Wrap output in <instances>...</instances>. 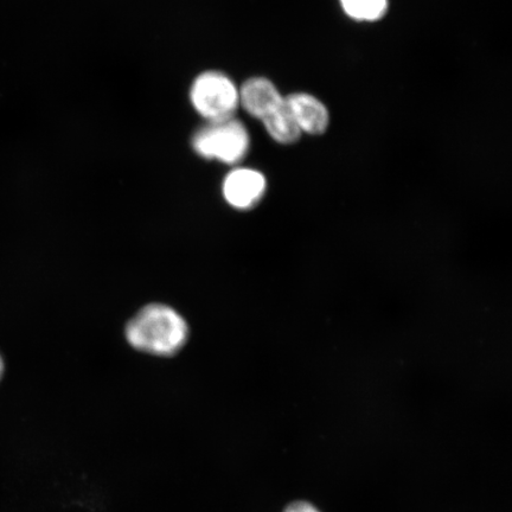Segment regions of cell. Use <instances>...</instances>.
<instances>
[{
  "label": "cell",
  "mask_w": 512,
  "mask_h": 512,
  "mask_svg": "<svg viewBox=\"0 0 512 512\" xmlns=\"http://www.w3.org/2000/svg\"><path fill=\"white\" fill-rule=\"evenodd\" d=\"M261 123L264 124L265 130L270 134L274 142L279 144H296L303 134L296 120H294L291 111L288 110L285 99L283 104L262 120Z\"/></svg>",
  "instance_id": "cell-7"
},
{
  "label": "cell",
  "mask_w": 512,
  "mask_h": 512,
  "mask_svg": "<svg viewBox=\"0 0 512 512\" xmlns=\"http://www.w3.org/2000/svg\"><path fill=\"white\" fill-rule=\"evenodd\" d=\"M285 102L302 133L319 136L328 130L330 113L315 95L293 93L285 96Z\"/></svg>",
  "instance_id": "cell-6"
},
{
  "label": "cell",
  "mask_w": 512,
  "mask_h": 512,
  "mask_svg": "<svg viewBox=\"0 0 512 512\" xmlns=\"http://www.w3.org/2000/svg\"><path fill=\"white\" fill-rule=\"evenodd\" d=\"M189 334V325L181 313L158 303L143 307L125 328L126 341L133 349L162 357L181 351Z\"/></svg>",
  "instance_id": "cell-1"
},
{
  "label": "cell",
  "mask_w": 512,
  "mask_h": 512,
  "mask_svg": "<svg viewBox=\"0 0 512 512\" xmlns=\"http://www.w3.org/2000/svg\"><path fill=\"white\" fill-rule=\"evenodd\" d=\"M190 101L207 123L234 118L240 107L239 87L227 74L208 70L192 82Z\"/></svg>",
  "instance_id": "cell-3"
},
{
  "label": "cell",
  "mask_w": 512,
  "mask_h": 512,
  "mask_svg": "<svg viewBox=\"0 0 512 512\" xmlns=\"http://www.w3.org/2000/svg\"><path fill=\"white\" fill-rule=\"evenodd\" d=\"M285 512H320L316 507L307 502L293 503L288 507Z\"/></svg>",
  "instance_id": "cell-9"
},
{
  "label": "cell",
  "mask_w": 512,
  "mask_h": 512,
  "mask_svg": "<svg viewBox=\"0 0 512 512\" xmlns=\"http://www.w3.org/2000/svg\"><path fill=\"white\" fill-rule=\"evenodd\" d=\"M344 14L357 22L379 21L388 10V0H339Z\"/></svg>",
  "instance_id": "cell-8"
},
{
  "label": "cell",
  "mask_w": 512,
  "mask_h": 512,
  "mask_svg": "<svg viewBox=\"0 0 512 512\" xmlns=\"http://www.w3.org/2000/svg\"><path fill=\"white\" fill-rule=\"evenodd\" d=\"M191 145L204 159L235 165L248 155L251 138L247 127L234 117L209 121L194 134Z\"/></svg>",
  "instance_id": "cell-2"
},
{
  "label": "cell",
  "mask_w": 512,
  "mask_h": 512,
  "mask_svg": "<svg viewBox=\"0 0 512 512\" xmlns=\"http://www.w3.org/2000/svg\"><path fill=\"white\" fill-rule=\"evenodd\" d=\"M267 190L266 177L260 171L236 168L223 179L222 194L230 207L249 210L264 198Z\"/></svg>",
  "instance_id": "cell-4"
},
{
  "label": "cell",
  "mask_w": 512,
  "mask_h": 512,
  "mask_svg": "<svg viewBox=\"0 0 512 512\" xmlns=\"http://www.w3.org/2000/svg\"><path fill=\"white\" fill-rule=\"evenodd\" d=\"M3 373H4V362H3V358L0 357V379H2Z\"/></svg>",
  "instance_id": "cell-10"
},
{
  "label": "cell",
  "mask_w": 512,
  "mask_h": 512,
  "mask_svg": "<svg viewBox=\"0 0 512 512\" xmlns=\"http://www.w3.org/2000/svg\"><path fill=\"white\" fill-rule=\"evenodd\" d=\"M239 96L243 110L260 121L277 110L285 99L271 80L260 76L243 83L239 88Z\"/></svg>",
  "instance_id": "cell-5"
}]
</instances>
